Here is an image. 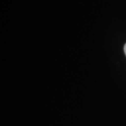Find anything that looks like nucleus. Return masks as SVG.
Listing matches in <instances>:
<instances>
[{
    "label": "nucleus",
    "mask_w": 126,
    "mask_h": 126,
    "mask_svg": "<svg viewBox=\"0 0 126 126\" xmlns=\"http://www.w3.org/2000/svg\"><path fill=\"white\" fill-rule=\"evenodd\" d=\"M124 53H125V54H126V44L125 45H124Z\"/></svg>",
    "instance_id": "obj_1"
}]
</instances>
